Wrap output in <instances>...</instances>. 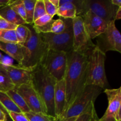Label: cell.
Wrapping results in <instances>:
<instances>
[{
	"mask_svg": "<svg viewBox=\"0 0 121 121\" xmlns=\"http://www.w3.org/2000/svg\"><path fill=\"white\" fill-rule=\"evenodd\" d=\"M0 17L17 26L27 24L26 21L17 14L9 4L0 8Z\"/></svg>",
	"mask_w": 121,
	"mask_h": 121,
	"instance_id": "obj_19",
	"label": "cell"
},
{
	"mask_svg": "<svg viewBox=\"0 0 121 121\" xmlns=\"http://www.w3.org/2000/svg\"><path fill=\"white\" fill-rule=\"evenodd\" d=\"M44 4L45 10H46V14L50 15V16L53 17L55 15H57V8L50 1V0H44Z\"/></svg>",
	"mask_w": 121,
	"mask_h": 121,
	"instance_id": "obj_29",
	"label": "cell"
},
{
	"mask_svg": "<svg viewBox=\"0 0 121 121\" xmlns=\"http://www.w3.org/2000/svg\"><path fill=\"white\" fill-rule=\"evenodd\" d=\"M34 27L39 33L59 34L65 31L67 27V24L66 19L60 17V18L56 20L53 19L44 26L40 27L34 26Z\"/></svg>",
	"mask_w": 121,
	"mask_h": 121,
	"instance_id": "obj_16",
	"label": "cell"
},
{
	"mask_svg": "<svg viewBox=\"0 0 121 121\" xmlns=\"http://www.w3.org/2000/svg\"><path fill=\"white\" fill-rule=\"evenodd\" d=\"M0 109L1 110H2V111H4V112H5V114L7 115V116H8V117H9V115H8V112H7V111H6V109H5L3 107V106H2V105H1V104H0Z\"/></svg>",
	"mask_w": 121,
	"mask_h": 121,
	"instance_id": "obj_41",
	"label": "cell"
},
{
	"mask_svg": "<svg viewBox=\"0 0 121 121\" xmlns=\"http://www.w3.org/2000/svg\"><path fill=\"white\" fill-rule=\"evenodd\" d=\"M2 65L15 87L25 84H31L33 69L26 68L19 65Z\"/></svg>",
	"mask_w": 121,
	"mask_h": 121,
	"instance_id": "obj_14",
	"label": "cell"
},
{
	"mask_svg": "<svg viewBox=\"0 0 121 121\" xmlns=\"http://www.w3.org/2000/svg\"><path fill=\"white\" fill-rule=\"evenodd\" d=\"M118 8L113 5L110 0H82L78 16L82 17L89 11L109 22L114 20L115 14Z\"/></svg>",
	"mask_w": 121,
	"mask_h": 121,
	"instance_id": "obj_8",
	"label": "cell"
},
{
	"mask_svg": "<svg viewBox=\"0 0 121 121\" xmlns=\"http://www.w3.org/2000/svg\"><path fill=\"white\" fill-rule=\"evenodd\" d=\"M56 118H60L63 113L66 104V85L64 79L56 82L54 96Z\"/></svg>",
	"mask_w": 121,
	"mask_h": 121,
	"instance_id": "obj_15",
	"label": "cell"
},
{
	"mask_svg": "<svg viewBox=\"0 0 121 121\" xmlns=\"http://www.w3.org/2000/svg\"><path fill=\"white\" fill-rule=\"evenodd\" d=\"M37 0H22L26 10L27 24H33L34 18V11Z\"/></svg>",
	"mask_w": 121,
	"mask_h": 121,
	"instance_id": "obj_22",
	"label": "cell"
},
{
	"mask_svg": "<svg viewBox=\"0 0 121 121\" xmlns=\"http://www.w3.org/2000/svg\"><path fill=\"white\" fill-rule=\"evenodd\" d=\"M105 60L106 53L96 45L89 54L87 85H94L104 90L108 89L109 83L105 69Z\"/></svg>",
	"mask_w": 121,
	"mask_h": 121,
	"instance_id": "obj_4",
	"label": "cell"
},
{
	"mask_svg": "<svg viewBox=\"0 0 121 121\" xmlns=\"http://www.w3.org/2000/svg\"><path fill=\"white\" fill-rule=\"evenodd\" d=\"M50 1L51 2V3L53 4L54 6L57 7V8H59V0H50Z\"/></svg>",
	"mask_w": 121,
	"mask_h": 121,
	"instance_id": "obj_40",
	"label": "cell"
},
{
	"mask_svg": "<svg viewBox=\"0 0 121 121\" xmlns=\"http://www.w3.org/2000/svg\"><path fill=\"white\" fill-rule=\"evenodd\" d=\"M17 92L22 96L31 112L47 113V109L39 95L33 85L25 84L15 87Z\"/></svg>",
	"mask_w": 121,
	"mask_h": 121,
	"instance_id": "obj_12",
	"label": "cell"
},
{
	"mask_svg": "<svg viewBox=\"0 0 121 121\" xmlns=\"http://www.w3.org/2000/svg\"><path fill=\"white\" fill-rule=\"evenodd\" d=\"M121 18V7H118L114 16V20H119Z\"/></svg>",
	"mask_w": 121,
	"mask_h": 121,
	"instance_id": "obj_35",
	"label": "cell"
},
{
	"mask_svg": "<svg viewBox=\"0 0 121 121\" xmlns=\"http://www.w3.org/2000/svg\"><path fill=\"white\" fill-rule=\"evenodd\" d=\"M8 76L7 73V71L3 67V65L2 64L0 63V78L3 76Z\"/></svg>",
	"mask_w": 121,
	"mask_h": 121,
	"instance_id": "obj_37",
	"label": "cell"
},
{
	"mask_svg": "<svg viewBox=\"0 0 121 121\" xmlns=\"http://www.w3.org/2000/svg\"><path fill=\"white\" fill-rule=\"evenodd\" d=\"M56 82L40 64L33 69L31 83L43 102L47 114L55 118L54 96Z\"/></svg>",
	"mask_w": 121,
	"mask_h": 121,
	"instance_id": "obj_2",
	"label": "cell"
},
{
	"mask_svg": "<svg viewBox=\"0 0 121 121\" xmlns=\"http://www.w3.org/2000/svg\"><path fill=\"white\" fill-rule=\"evenodd\" d=\"M0 18H1V17H0Z\"/></svg>",
	"mask_w": 121,
	"mask_h": 121,
	"instance_id": "obj_42",
	"label": "cell"
},
{
	"mask_svg": "<svg viewBox=\"0 0 121 121\" xmlns=\"http://www.w3.org/2000/svg\"><path fill=\"white\" fill-rule=\"evenodd\" d=\"M104 92L108 100V106L105 114L99 121H121V87L106 89Z\"/></svg>",
	"mask_w": 121,
	"mask_h": 121,
	"instance_id": "obj_11",
	"label": "cell"
},
{
	"mask_svg": "<svg viewBox=\"0 0 121 121\" xmlns=\"http://www.w3.org/2000/svg\"><path fill=\"white\" fill-rule=\"evenodd\" d=\"M9 5L12 7V8L16 12L17 14H18L24 20L26 21V10H25L24 5L22 2V0L11 1Z\"/></svg>",
	"mask_w": 121,
	"mask_h": 121,
	"instance_id": "obj_27",
	"label": "cell"
},
{
	"mask_svg": "<svg viewBox=\"0 0 121 121\" xmlns=\"http://www.w3.org/2000/svg\"><path fill=\"white\" fill-rule=\"evenodd\" d=\"M57 15L63 18L73 19L76 17V9L73 0H59Z\"/></svg>",
	"mask_w": 121,
	"mask_h": 121,
	"instance_id": "obj_18",
	"label": "cell"
},
{
	"mask_svg": "<svg viewBox=\"0 0 121 121\" xmlns=\"http://www.w3.org/2000/svg\"><path fill=\"white\" fill-rule=\"evenodd\" d=\"M99 119L95 105H93L87 112L79 115L76 121H99Z\"/></svg>",
	"mask_w": 121,
	"mask_h": 121,
	"instance_id": "obj_26",
	"label": "cell"
},
{
	"mask_svg": "<svg viewBox=\"0 0 121 121\" xmlns=\"http://www.w3.org/2000/svg\"><path fill=\"white\" fill-rule=\"evenodd\" d=\"M8 115L12 121H29L24 113L9 112Z\"/></svg>",
	"mask_w": 121,
	"mask_h": 121,
	"instance_id": "obj_31",
	"label": "cell"
},
{
	"mask_svg": "<svg viewBox=\"0 0 121 121\" xmlns=\"http://www.w3.org/2000/svg\"><path fill=\"white\" fill-rule=\"evenodd\" d=\"M111 2L117 7H121V0H110Z\"/></svg>",
	"mask_w": 121,
	"mask_h": 121,
	"instance_id": "obj_38",
	"label": "cell"
},
{
	"mask_svg": "<svg viewBox=\"0 0 121 121\" xmlns=\"http://www.w3.org/2000/svg\"><path fill=\"white\" fill-rule=\"evenodd\" d=\"M78 117H69V118H56L54 121H76Z\"/></svg>",
	"mask_w": 121,
	"mask_h": 121,
	"instance_id": "obj_34",
	"label": "cell"
},
{
	"mask_svg": "<svg viewBox=\"0 0 121 121\" xmlns=\"http://www.w3.org/2000/svg\"><path fill=\"white\" fill-rule=\"evenodd\" d=\"M67 27L65 31L59 34L40 33L41 39L48 48L66 53L73 50V35L72 19L65 18Z\"/></svg>",
	"mask_w": 121,
	"mask_h": 121,
	"instance_id": "obj_6",
	"label": "cell"
},
{
	"mask_svg": "<svg viewBox=\"0 0 121 121\" xmlns=\"http://www.w3.org/2000/svg\"><path fill=\"white\" fill-rule=\"evenodd\" d=\"M40 65L57 81L64 79L67 65V53L48 48L43 57Z\"/></svg>",
	"mask_w": 121,
	"mask_h": 121,
	"instance_id": "obj_7",
	"label": "cell"
},
{
	"mask_svg": "<svg viewBox=\"0 0 121 121\" xmlns=\"http://www.w3.org/2000/svg\"><path fill=\"white\" fill-rule=\"evenodd\" d=\"M88 57L89 54L73 50L67 53V68L64 77L66 85V104L63 115L87 85Z\"/></svg>",
	"mask_w": 121,
	"mask_h": 121,
	"instance_id": "obj_1",
	"label": "cell"
},
{
	"mask_svg": "<svg viewBox=\"0 0 121 121\" xmlns=\"http://www.w3.org/2000/svg\"><path fill=\"white\" fill-rule=\"evenodd\" d=\"M73 45L74 52L89 54L96 46L87 34L81 17L76 16L72 19Z\"/></svg>",
	"mask_w": 121,
	"mask_h": 121,
	"instance_id": "obj_9",
	"label": "cell"
},
{
	"mask_svg": "<svg viewBox=\"0 0 121 121\" xmlns=\"http://www.w3.org/2000/svg\"><path fill=\"white\" fill-rule=\"evenodd\" d=\"M29 121H54L56 118L48 114L30 111L24 113Z\"/></svg>",
	"mask_w": 121,
	"mask_h": 121,
	"instance_id": "obj_24",
	"label": "cell"
},
{
	"mask_svg": "<svg viewBox=\"0 0 121 121\" xmlns=\"http://www.w3.org/2000/svg\"><path fill=\"white\" fill-rule=\"evenodd\" d=\"M52 20H53V17H52L50 16V15H47V14H46V15H43V16L39 18H38L37 20H35L33 22V26L36 27H43V26H44L46 24H47Z\"/></svg>",
	"mask_w": 121,
	"mask_h": 121,
	"instance_id": "obj_30",
	"label": "cell"
},
{
	"mask_svg": "<svg viewBox=\"0 0 121 121\" xmlns=\"http://www.w3.org/2000/svg\"><path fill=\"white\" fill-rule=\"evenodd\" d=\"M22 47V45L19 43L0 41V50L8 54V56L18 61V65L21 63L23 59Z\"/></svg>",
	"mask_w": 121,
	"mask_h": 121,
	"instance_id": "obj_17",
	"label": "cell"
},
{
	"mask_svg": "<svg viewBox=\"0 0 121 121\" xmlns=\"http://www.w3.org/2000/svg\"><path fill=\"white\" fill-rule=\"evenodd\" d=\"M27 26L29 29V34L22 45L23 59L19 66L34 69L40 65L48 47L41 39L40 33L34 28L33 25L27 24Z\"/></svg>",
	"mask_w": 121,
	"mask_h": 121,
	"instance_id": "obj_3",
	"label": "cell"
},
{
	"mask_svg": "<svg viewBox=\"0 0 121 121\" xmlns=\"http://www.w3.org/2000/svg\"><path fill=\"white\" fill-rule=\"evenodd\" d=\"M8 118L9 117H8L4 111L0 109V121H8Z\"/></svg>",
	"mask_w": 121,
	"mask_h": 121,
	"instance_id": "obj_36",
	"label": "cell"
},
{
	"mask_svg": "<svg viewBox=\"0 0 121 121\" xmlns=\"http://www.w3.org/2000/svg\"><path fill=\"white\" fill-rule=\"evenodd\" d=\"M0 104L5 109L8 113L9 112L22 113L18 107L14 104L6 92L0 91Z\"/></svg>",
	"mask_w": 121,
	"mask_h": 121,
	"instance_id": "obj_21",
	"label": "cell"
},
{
	"mask_svg": "<svg viewBox=\"0 0 121 121\" xmlns=\"http://www.w3.org/2000/svg\"><path fill=\"white\" fill-rule=\"evenodd\" d=\"M11 61V60H10V59L8 57L5 56L0 52V63L5 65H13Z\"/></svg>",
	"mask_w": 121,
	"mask_h": 121,
	"instance_id": "obj_33",
	"label": "cell"
},
{
	"mask_svg": "<svg viewBox=\"0 0 121 121\" xmlns=\"http://www.w3.org/2000/svg\"><path fill=\"white\" fill-rule=\"evenodd\" d=\"M115 22V20L109 21L105 32L98 37L100 38L97 40L96 46L104 53L108 51L121 53V35Z\"/></svg>",
	"mask_w": 121,
	"mask_h": 121,
	"instance_id": "obj_10",
	"label": "cell"
},
{
	"mask_svg": "<svg viewBox=\"0 0 121 121\" xmlns=\"http://www.w3.org/2000/svg\"><path fill=\"white\" fill-rule=\"evenodd\" d=\"M15 34L17 38L18 43L21 45L26 42L29 34V29L26 25H19L15 28Z\"/></svg>",
	"mask_w": 121,
	"mask_h": 121,
	"instance_id": "obj_25",
	"label": "cell"
},
{
	"mask_svg": "<svg viewBox=\"0 0 121 121\" xmlns=\"http://www.w3.org/2000/svg\"><path fill=\"white\" fill-rule=\"evenodd\" d=\"M81 17L83 19L85 29L91 40L103 34L107 28L108 22L89 11Z\"/></svg>",
	"mask_w": 121,
	"mask_h": 121,
	"instance_id": "obj_13",
	"label": "cell"
},
{
	"mask_svg": "<svg viewBox=\"0 0 121 121\" xmlns=\"http://www.w3.org/2000/svg\"><path fill=\"white\" fill-rule=\"evenodd\" d=\"M102 90L104 89L98 86L86 85L81 94L75 99L66 112L58 118L79 117L87 112L92 106L95 105L96 99L102 93Z\"/></svg>",
	"mask_w": 121,
	"mask_h": 121,
	"instance_id": "obj_5",
	"label": "cell"
},
{
	"mask_svg": "<svg viewBox=\"0 0 121 121\" xmlns=\"http://www.w3.org/2000/svg\"><path fill=\"white\" fill-rule=\"evenodd\" d=\"M0 41L18 43L15 30H0Z\"/></svg>",
	"mask_w": 121,
	"mask_h": 121,
	"instance_id": "obj_23",
	"label": "cell"
},
{
	"mask_svg": "<svg viewBox=\"0 0 121 121\" xmlns=\"http://www.w3.org/2000/svg\"><path fill=\"white\" fill-rule=\"evenodd\" d=\"M6 93L10 97V98L13 100L14 104L18 107V108L20 109L22 113H26L30 112V109L27 105L26 102L24 101L22 96L17 92L15 87L13 89L7 91Z\"/></svg>",
	"mask_w": 121,
	"mask_h": 121,
	"instance_id": "obj_20",
	"label": "cell"
},
{
	"mask_svg": "<svg viewBox=\"0 0 121 121\" xmlns=\"http://www.w3.org/2000/svg\"><path fill=\"white\" fill-rule=\"evenodd\" d=\"M11 0H0V7H2L11 3Z\"/></svg>",
	"mask_w": 121,
	"mask_h": 121,
	"instance_id": "obj_39",
	"label": "cell"
},
{
	"mask_svg": "<svg viewBox=\"0 0 121 121\" xmlns=\"http://www.w3.org/2000/svg\"><path fill=\"white\" fill-rule=\"evenodd\" d=\"M18 26L0 18V30H15Z\"/></svg>",
	"mask_w": 121,
	"mask_h": 121,
	"instance_id": "obj_32",
	"label": "cell"
},
{
	"mask_svg": "<svg viewBox=\"0 0 121 121\" xmlns=\"http://www.w3.org/2000/svg\"><path fill=\"white\" fill-rule=\"evenodd\" d=\"M46 14V13L45 10L44 0H37L34 7V18H33L34 21Z\"/></svg>",
	"mask_w": 121,
	"mask_h": 121,
	"instance_id": "obj_28",
	"label": "cell"
}]
</instances>
